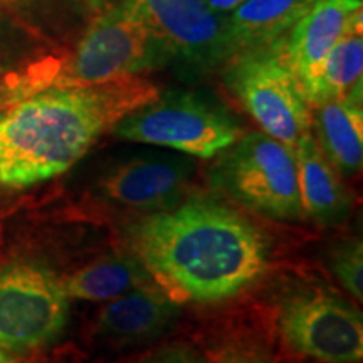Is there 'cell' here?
<instances>
[{
	"instance_id": "cell-1",
	"label": "cell",
	"mask_w": 363,
	"mask_h": 363,
	"mask_svg": "<svg viewBox=\"0 0 363 363\" xmlns=\"http://www.w3.org/2000/svg\"><path fill=\"white\" fill-rule=\"evenodd\" d=\"M131 240L158 283L197 303L235 296L259 278L267 262L259 230L212 201L158 211L131 229Z\"/></svg>"
},
{
	"instance_id": "cell-2",
	"label": "cell",
	"mask_w": 363,
	"mask_h": 363,
	"mask_svg": "<svg viewBox=\"0 0 363 363\" xmlns=\"http://www.w3.org/2000/svg\"><path fill=\"white\" fill-rule=\"evenodd\" d=\"M158 96L140 76L49 88L0 116V184L22 189L69 170L120 120Z\"/></svg>"
},
{
	"instance_id": "cell-3",
	"label": "cell",
	"mask_w": 363,
	"mask_h": 363,
	"mask_svg": "<svg viewBox=\"0 0 363 363\" xmlns=\"http://www.w3.org/2000/svg\"><path fill=\"white\" fill-rule=\"evenodd\" d=\"M163 56L136 13L120 2L91 22L69 52L30 66L13 81V96L49 88H84L138 76Z\"/></svg>"
},
{
	"instance_id": "cell-4",
	"label": "cell",
	"mask_w": 363,
	"mask_h": 363,
	"mask_svg": "<svg viewBox=\"0 0 363 363\" xmlns=\"http://www.w3.org/2000/svg\"><path fill=\"white\" fill-rule=\"evenodd\" d=\"M113 130L128 142L169 147L201 158L214 157L240 138L239 125L224 108L187 91L158 94Z\"/></svg>"
},
{
	"instance_id": "cell-5",
	"label": "cell",
	"mask_w": 363,
	"mask_h": 363,
	"mask_svg": "<svg viewBox=\"0 0 363 363\" xmlns=\"http://www.w3.org/2000/svg\"><path fill=\"white\" fill-rule=\"evenodd\" d=\"M229 83L266 135L294 148L311 133V106L289 66L284 43L238 54Z\"/></svg>"
},
{
	"instance_id": "cell-6",
	"label": "cell",
	"mask_w": 363,
	"mask_h": 363,
	"mask_svg": "<svg viewBox=\"0 0 363 363\" xmlns=\"http://www.w3.org/2000/svg\"><path fill=\"white\" fill-rule=\"evenodd\" d=\"M214 177L234 199L261 214L286 220L303 216L293 148L269 135L239 138Z\"/></svg>"
},
{
	"instance_id": "cell-7",
	"label": "cell",
	"mask_w": 363,
	"mask_h": 363,
	"mask_svg": "<svg viewBox=\"0 0 363 363\" xmlns=\"http://www.w3.org/2000/svg\"><path fill=\"white\" fill-rule=\"evenodd\" d=\"M69 298L65 284L38 264L0 272V347L21 352L51 343L65 330Z\"/></svg>"
},
{
	"instance_id": "cell-8",
	"label": "cell",
	"mask_w": 363,
	"mask_h": 363,
	"mask_svg": "<svg viewBox=\"0 0 363 363\" xmlns=\"http://www.w3.org/2000/svg\"><path fill=\"white\" fill-rule=\"evenodd\" d=\"M136 13L163 57L197 69H212L235 57L229 16L211 11L206 0H121Z\"/></svg>"
},
{
	"instance_id": "cell-9",
	"label": "cell",
	"mask_w": 363,
	"mask_h": 363,
	"mask_svg": "<svg viewBox=\"0 0 363 363\" xmlns=\"http://www.w3.org/2000/svg\"><path fill=\"white\" fill-rule=\"evenodd\" d=\"M279 328L294 350L318 362H362V313L328 289L308 288L286 298Z\"/></svg>"
},
{
	"instance_id": "cell-10",
	"label": "cell",
	"mask_w": 363,
	"mask_h": 363,
	"mask_svg": "<svg viewBox=\"0 0 363 363\" xmlns=\"http://www.w3.org/2000/svg\"><path fill=\"white\" fill-rule=\"evenodd\" d=\"M190 174L192 163L182 157H131L104 172L98 195L121 208L167 211L180 199Z\"/></svg>"
},
{
	"instance_id": "cell-11",
	"label": "cell",
	"mask_w": 363,
	"mask_h": 363,
	"mask_svg": "<svg viewBox=\"0 0 363 363\" xmlns=\"http://www.w3.org/2000/svg\"><path fill=\"white\" fill-rule=\"evenodd\" d=\"M362 0H316L289 30L284 54L299 81L345 35L362 30Z\"/></svg>"
},
{
	"instance_id": "cell-12",
	"label": "cell",
	"mask_w": 363,
	"mask_h": 363,
	"mask_svg": "<svg viewBox=\"0 0 363 363\" xmlns=\"http://www.w3.org/2000/svg\"><path fill=\"white\" fill-rule=\"evenodd\" d=\"M179 308L160 288L142 286L111 299L99 311L98 335L115 345H135L160 337L170 328Z\"/></svg>"
},
{
	"instance_id": "cell-13",
	"label": "cell",
	"mask_w": 363,
	"mask_h": 363,
	"mask_svg": "<svg viewBox=\"0 0 363 363\" xmlns=\"http://www.w3.org/2000/svg\"><path fill=\"white\" fill-rule=\"evenodd\" d=\"M303 214L323 224H337L350 211V195L313 133L293 148Z\"/></svg>"
},
{
	"instance_id": "cell-14",
	"label": "cell",
	"mask_w": 363,
	"mask_h": 363,
	"mask_svg": "<svg viewBox=\"0 0 363 363\" xmlns=\"http://www.w3.org/2000/svg\"><path fill=\"white\" fill-rule=\"evenodd\" d=\"M362 86L342 99L313 106L311 125L316 142L326 158L342 174H355L363 158V108Z\"/></svg>"
},
{
	"instance_id": "cell-15",
	"label": "cell",
	"mask_w": 363,
	"mask_h": 363,
	"mask_svg": "<svg viewBox=\"0 0 363 363\" xmlns=\"http://www.w3.org/2000/svg\"><path fill=\"white\" fill-rule=\"evenodd\" d=\"M316 0H246L229 13L235 56L271 45L289 34Z\"/></svg>"
},
{
	"instance_id": "cell-16",
	"label": "cell",
	"mask_w": 363,
	"mask_h": 363,
	"mask_svg": "<svg viewBox=\"0 0 363 363\" xmlns=\"http://www.w3.org/2000/svg\"><path fill=\"white\" fill-rule=\"evenodd\" d=\"M363 38L355 30L340 40L310 74L301 79L303 91L310 106L342 99L362 86Z\"/></svg>"
},
{
	"instance_id": "cell-17",
	"label": "cell",
	"mask_w": 363,
	"mask_h": 363,
	"mask_svg": "<svg viewBox=\"0 0 363 363\" xmlns=\"http://www.w3.org/2000/svg\"><path fill=\"white\" fill-rule=\"evenodd\" d=\"M150 284V274L135 257L111 256L72 274L65 283L67 298L108 301Z\"/></svg>"
},
{
	"instance_id": "cell-18",
	"label": "cell",
	"mask_w": 363,
	"mask_h": 363,
	"mask_svg": "<svg viewBox=\"0 0 363 363\" xmlns=\"http://www.w3.org/2000/svg\"><path fill=\"white\" fill-rule=\"evenodd\" d=\"M330 267L340 283L357 299L363 298V247L362 240L340 244L331 252Z\"/></svg>"
},
{
	"instance_id": "cell-19",
	"label": "cell",
	"mask_w": 363,
	"mask_h": 363,
	"mask_svg": "<svg viewBox=\"0 0 363 363\" xmlns=\"http://www.w3.org/2000/svg\"><path fill=\"white\" fill-rule=\"evenodd\" d=\"M150 363H206L202 357L192 348L184 347V345H177V347H170L167 350L158 353Z\"/></svg>"
},
{
	"instance_id": "cell-20",
	"label": "cell",
	"mask_w": 363,
	"mask_h": 363,
	"mask_svg": "<svg viewBox=\"0 0 363 363\" xmlns=\"http://www.w3.org/2000/svg\"><path fill=\"white\" fill-rule=\"evenodd\" d=\"M216 363H267L257 350L247 347H229L217 357Z\"/></svg>"
},
{
	"instance_id": "cell-21",
	"label": "cell",
	"mask_w": 363,
	"mask_h": 363,
	"mask_svg": "<svg viewBox=\"0 0 363 363\" xmlns=\"http://www.w3.org/2000/svg\"><path fill=\"white\" fill-rule=\"evenodd\" d=\"M206 2L211 11L222 13V16H229L234 9H238L246 0H206Z\"/></svg>"
},
{
	"instance_id": "cell-22",
	"label": "cell",
	"mask_w": 363,
	"mask_h": 363,
	"mask_svg": "<svg viewBox=\"0 0 363 363\" xmlns=\"http://www.w3.org/2000/svg\"><path fill=\"white\" fill-rule=\"evenodd\" d=\"M34 0H0V6L7 7V9H13V11H21V9L30 7Z\"/></svg>"
},
{
	"instance_id": "cell-23",
	"label": "cell",
	"mask_w": 363,
	"mask_h": 363,
	"mask_svg": "<svg viewBox=\"0 0 363 363\" xmlns=\"http://www.w3.org/2000/svg\"><path fill=\"white\" fill-rule=\"evenodd\" d=\"M0 363H12L11 358H9V355L6 353V350H4L2 347H0Z\"/></svg>"
},
{
	"instance_id": "cell-24",
	"label": "cell",
	"mask_w": 363,
	"mask_h": 363,
	"mask_svg": "<svg viewBox=\"0 0 363 363\" xmlns=\"http://www.w3.org/2000/svg\"><path fill=\"white\" fill-rule=\"evenodd\" d=\"M4 27V17H2V12H0V30H2Z\"/></svg>"
}]
</instances>
